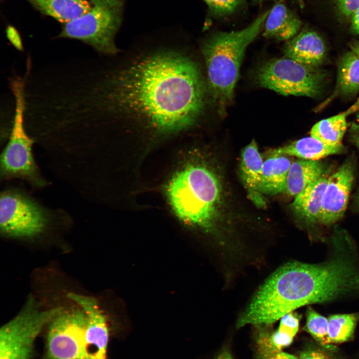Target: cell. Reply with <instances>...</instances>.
<instances>
[{
    "label": "cell",
    "instance_id": "obj_7",
    "mask_svg": "<svg viewBox=\"0 0 359 359\" xmlns=\"http://www.w3.org/2000/svg\"><path fill=\"white\" fill-rule=\"evenodd\" d=\"M62 309L42 310L29 297L20 311L0 329V359H30L37 336Z\"/></svg>",
    "mask_w": 359,
    "mask_h": 359
},
{
    "label": "cell",
    "instance_id": "obj_34",
    "mask_svg": "<svg viewBox=\"0 0 359 359\" xmlns=\"http://www.w3.org/2000/svg\"><path fill=\"white\" fill-rule=\"evenodd\" d=\"M351 50L352 51L359 59V41H354L350 44Z\"/></svg>",
    "mask_w": 359,
    "mask_h": 359
},
{
    "label": "cell",
    "instance_id": "obj_12",
    "mask_svg": "<svg viewBox=\"0 0 359 359\" xmlns=\"http://www.w3.org/2000/svg\"><path fill=\"white\" fill-rule=\"evenodd\" d=\"M67 296L86 316V351L88 359H107L108 325L97 300L91 296L74 293H69Z\"/></svg>",
    "mask_w": 359,
    "mask_h": 359
},
{
    "label": "cell",
    "instance_id": "obj_24",
    "mask_svg": "<svg viewBox=\"0 0 359 359\" xmlns=\"http://www.w3.org/2000/svg\"><path fill=\"white\" fill-rule=\"evenodd\" d=\"M304 330L323 346L331 344L328 331V319L311 307L306 312V322Z\"/></svg>",
    "mask_w": 359,
    "mask_h": 359
},
{
    "label": "cell",
    "instance_id": "obj_29",
    "mask_svg": "<svg viewBox=\"0 0 359 359\" xmlns=\"http://www.w3.org/2000/svg\"><path fill=\"white\" fill-rule=\"evenodd\" d=\"M6 36L11 44L19 51L23 50L21 37L17 29L12 25H8L5 29Z\"/></svg>",
    "mask_w": 359,
    "mask_h": 359
},
{
    "label": "cell",
    "instance_id": "obj_32",
    "mask_svg": "<svg viewBox=\"0 0 359 359\" xmlns=\"http://www.w3.org/2000/svg\"><path fill=\"white\" fill-rule=\"evenodd\" d=\"M216 359H234L230 350L227 347L223 348Z\"/></svg>",
    "mask_w": 359,
    "mask_h": 359
},
{
    "label": "cell",
    "instance_id": "obj_31",
    "mask_svg": "<svg viewBox=\"0 0 359 359\" xmlns=\"http://www.w3.org/2000/svg\"><path fill=\"white\" fill-rule=\"evenodd\" d=\"M351 28L356 34L359 35V7L352 14Z\"/></svg>",
    "mask_w": 359,
    "mask_h": 359
},
{
    "label": "cell",
    "instance_id": "obj_10",
    "mask_svg": "<svg viewBox=\"0 0 359 359\" xmlns=\"http://www.w3.org/2000/svg\"><path fill=\"white\" fill-rule=\"evenodd\" d=\"M47 216L37 204L20 193L5 191L0 198V228L5 236L29 238L42 233Z\"/></svg>",
    "mask_w": 359,
    "mask_h": 359
},
{
    "label": "cell",
    "instance_id": "obj_1",
    "mask_svg": "<svg viewBox=\"0 0 359 359\" xmlns=\"http://www.w3.org/2000/svg\"><path fill=\"white\" fill-rule=\"evenodd\" d=\"M205 99L196 62L179 49L160 48L116 64L79 58L63 82L57 108L69 126L119 122L164 135L194 125Z\"/></svg>",
    "mask_w": 359,
    "mask_h": 359
},
{
    "label": "cell",
    "instance_id": "obj_22",
    "mask_svg": "<svg viewBox=\"0 0 359 359\" xmlns=\"http://www.w3.org/2000/svg\"><path fill=\"white\" fill-rule=\"evenodd\" d=\"M337 85L339 91L345 95L355 94L359 90V59L351 50L340 60Z\"/></svg>",
    "mask_w": 359,
    "mask_h": 359
},
{
    "label": "cell",
    "instance_id": "obj_5",
    "mask_svg": "<svg viewBox=\"0 0 359 359\" xmlns=\"http://www.w3.org/2000/svg\"><path fill=\"white\" fill-rule=\"evenodd\" d=\"M91 9L81 16L63 24L58 38L78 40L105 56L118 49L115 38L122 22L125 0H89Z\"/></svg>",
    "mask_w": 359,
    "mask_h": 359
},
{
    "label": "cell",
    "instance_id": "obj_19",
    "mask_svg": "<svg viewBox=\"0 0 359 359\" xmlns=\"http://www.w3.org/2000/svg\"><path fill=\"white\" fill-rule=\"evenodd\" d=\"M325 172V167L319 160L302 159L292 163L287 176L285 192L295 196Z\"/></svg>",
    "mask_w": 359,
    "mask_h": 359
},
{
    "label": "cell",
    "instance_id": "obj_20",
    "mask_svg": "<svg viewBox=\"0 0 359 359\" xmlns=\"http://www.w3.org/2000/svg\"><path fill=\"white\" fill-rule=\"evenodd\" d=\"M343 145L330 146L310 136L302 138L270 152L271 154L295 156L303 160L319 161L343 151Z\"/></svg>",
    "mask_w": 359,
    "mask_h": 359
},
{
    "label": "cell",
    "instance_id": "obj_38",
    "mask_svg": "<svg viewBox=\"0 0 359 359\" xmlns=\"http://www.w3.org/2000/svg\"><path fill=\"white\" fill-rule=\"evenodd\" d=\"M358 127H359V126Z\"/></svg>",
    "mask_w": 359,
    "mask_h": 359
},
{
    "label": "cell",
    "instance_id": "obj_21",
    "mask_svg": "<svg viewBox=\"0 0 359 359\" xmlns=\"http://www.w3.org/2000/svg\"><path fill=\"white\" fill-rule=\"evenodd\" d=\"M347 115L345 112L320 120L312 127L310 136L328 145H343L342 140L347 128Z\"/></svg>",
    "mask_w": 359,
    "mask_h": 359
},
{
    "label": "cell",
    "instance_id": "obj_14",
    "mask_svg": "<svg viewBox=\"0 0 359 359\" xmlns=\"http://www.w3.org/2000/svg\"><path fill=\"white\" fill-rule=\"evenodd\" d=\"M301 26L298 16L284 3H278L270 10L263 35L267 38L288 41L299 33Z\"/></svg>",
    "mask_w": 359,
    "mask_h": 359
},
{
    "label": "cell",
    "instance_id": "obj_6",
    "mask_svg": "<svg viewBox=\"0 0 359 359\" xmlns=\"http://www.w3.org/2000/svg\"><path fill=\"white\" fill-rule=\"evenodd\" d=\"M325 73L288 57L267 61L256 70L255 79L261 87L280 94L315 98L322 93Z\"/></svg>",
    "mask_w": 359,
    "mask_h": 359
},
{
    "label": "cell",
    "instance_id": "obj_30",
    "mask_svg": "<svg viewBox=\"0 0 359 359\" xmlns=\"http://www.w3.org/2000/svg\"><path fill=\"white\" fill-rule=\"evenodd\" d=\"M299 359H330L323 352L318 350L307 349L301 353Z\"/></svg>",
    "mask_w": 359,
    "mask_h": 359
},
{
    "label": "cell",
    "instance_id": "obj_3",
    "mask_svg": "<svg viewBox=\"0 0 359 359\" xmlns=\"http://www.w3.org/2000/svg\"><path fill=\"white\" fill-rule=\"evenodd\" d=\"M269 10L241 30L217 32L202 45L207 70L209 90L221 112L233 99L240 66L247 46L263 28Z\"/></svg>",
    "mask_w": 359,
    "mask_h": 359
},
{
    "label": "cell",
    "instance_id": "obj_9",
    "mask_svg": "<svg viewBox=\"0 0 359 359\" xmlns=\"http://www.w3.org/2000/svg\"><path fill=\"white\" fill-rule=\"evenodd\" d=\"M86 328V316L81 308H63L48 324L47 359H88Z\"/></svg>",
    "mask_w": 359,
    "mask_h": 359
},
{
    "label": "cell",
    "instance_id": "obj_36",
    "mask_svg": "<svg viewBox=\"0 0 359 359\" xmlns=\"http://www.w3.org/2000/svg\"><path fill=\"white\" fill-rule=\"evenodd\" d=\"M354 140L356 146L359 148V133L356 135Z\"/></svg>",
    "mask_w": 359,
    "mask_h": 359
},
{
    "label": "cell",
    "instance_id": "obj_25",
    "mask_svg": "<svg viewBox=\"0 0 359 359\" xmlns=\"http://www.w3.org/2000/svg\"><path fill=\"white\" fill-rule=\"evenodd\" d=\"M275 332L280 340L288 347L292 343L299 328V316L293 312L283 316Z\"/></svg>",
    "mask_w": 359,
    "mask_h": 359
},
{
    "label": "cell",
    "instance_id": "obj_23",
    "mask_svg": "<svg viewBox=\"0 0 359 359\" xmlns=\"http://www.w3.org/2000/svg\"><path fill=\"white\" fill-rule=\"evenodd\" d=\"M358 319V315L355 313L330 316L328 318V331L331 344L353 339Z\"/></svg>",
    "mask_w": 359,
    "mask_h": 359
},
{
    "label": "cell",
    "instance_id": "obj_37",
    "mask_svg": "<svg viewBox=\"0 0 359 359\" xmlns=\"http://www.w3.org/2000/svg\"><path fill=\"white\" fill-rule=\"evenodd\" d=\"M257 0L261 1L268 0Z\"/></svg>",
    "mask_w": 359,
    "mask_h": 359
},
{
    "label": "cell",
    "instance_id": "obj_17",
    "mask_svg": "<svg viewBox=\"0 0 359 359\" xmlns=\"http://www.w3.org/2000/svg\"><path fill=\"white\" fill-rule=\"evenodd\" d=\"M291 163L286 156L270 154L263 163L259 192L261 195H274L285 192L287 176Z\"/></svg>",
    "mask_w": 359,
    "mask_h": 359
},
{
    "label": "cell",
    "instance_id": "obj_28",
    "mask_svg": "<svg viewBox=\"0 0 359 359\" xmlns=\"http://www.w3.org/2000/svg\"><path fill=\"white\" fill-rule=\"evenodd\" d=\"M337 9L341 14L350 17L359 7V0H334Z\"/></svg>",
    "mask_w": 359,
    "mask_h": 359
},
{
    "label": "cell",
    "instance_id": "obj_27",
    "mask_svg": "<svg viewBox=\"0 0 359 359\" xmlns=\"http://www.w3.org/2000/svg\"><path fill=\"white\" fill-rule=\"evenodd\" d=\"M215 15L224 16L234 11L243 0H203Z\"/></svg>",
    "mask_w": 359,
    "mask_h": 359
},
{
    "label": "cell",
    "instance_id": "obj_11",
    "mask_svg": "<svg viewBox=\"0 0 359 359\" xmlns=\"http://www.w3.org/2000/svg\"><path fill=\"white\" fill-rule=\"evenodd\" d=\"M354 179L352 164L346 162L328 177L322 201L319 222L329 225L340 220L347 209Z\"/></svg>",
    "mask_w": 359,
    "mask_h": 359
},
{
    "label": "cell",
    "instance_id": "obj_4",
    "mask_svg": "<svg viewBox=\"0 0 359 359\" xmlns=\"http://www.w3.org/2000/svg\"><path fill=\"white\" fill-rule=\"evenodd\" d=\"M166 192L180 219L203 228L213 225L221 203L222 186L210 168L197 164L187 166L173 176Z\"/></svg>",
    "mask_w": 359,
    "mask_h": 359
},
{
    "label": "cell",
    "instance_id": "obj_15",
    "mask_svg": "<svg viewBox=\"0 0 359 359\" xmlns=\"http://www.w3.org/2000/svg\"><path fill=\"white\" fill-rule=\"evenodd\" d=\"M263 163L257 144L253 140L241 152L240 176L251 199L258 205L264 203L258 191Z\"/></svg>",
    "mask_w": 359,
    "mask_h": 359
},
{
    "label": "cell",
    "instance_id": "obj_2",
    "mask_svg": "<svg viewBox=\"0 0 359 359\" xmlns=\"http://www.w3.org/2000/svg\"><path fill=\"white\" fill-rule=\"evenodd\" d=\"M359 275L352 260L336 252L325 262L294 261L280 267L255 293L236 328L270 325L302 306L324 303L356 291Z\"/></svg>",
    "mask_w": 359,
    "mask_h": 359
},
{
    "label": "cell",
    "instance_id": "obj_35",
    "mask_svg": "<svg viewBox=\"0 0 359 359\" xmlns=\"http://www.w3.org/2000/svg\"><path fill=\"white\" fill-rule=\"evenodd\" d=\"M359 111V97L354 104L345 112L347 115Z\"/></svg>",
    "mask_w": 359,
    "mask_h": 359
},
{
    "label": "cell",
    "instance_id": "obj_33",
    "mask_svg": "<svg viewBox=\"0 0 359 359\" xmlns=\"http://www.w3.org/2000/svg\"><path fill=\"white\" fill-rule=\"evenodd\" d=\"M270 359H298L294 356L281 351Z\"/></svg>",
    "mask_w": 359,
    "mask_h": 359
},
{
    "label": "cell",
    "instance_id": "obj_18",
    "mask_svg": "<svg viewBox=\"0 0 359 359\" xmlns=\"http://www.w3.org/2000/svg\"><path fill=\"white\" fill-rule=\"evenodd\" d=\"M43 15L64 24L88 12L91 7L87 0H25Z\"/></svg>",
    "mask_w": 359,
    "mask_h": 359
},
{
    "label": "cell",
    "instance_id": "obj_13",
    "mask_svg": "<svg viewBox=\"0 0 359 359\" xmlns=\"http://www.w3.org/2000/svg\"><path fill=\"white\" fill-rule=\"evenodd\" d=\"M283 51L286 57L305 65L318 67L325 60L326 47L316 32L305 30L287 41Z\"/></svg>",
    "mask_w": 359,
    "mask_h": 359
},
{
    "label": "cell",
    "instance_id": "obj_26",
    "mask_svg": "<svg viewBox=\"0 0 359 359\" xmlns=\"http://www.w3.org/2000/svg\"><path fill=\"white\" fill-rule=\"evenodd\" d=\"M259 327L255 339L256 356L258 359H270L280 352L272 341V332L265 328L266 326Z\"/></svg>",
    "mask_w": 359,
    "mask_h": 359
},
{
    "label": "cell",
    "instance_id": "obj_8",
    "mask_svg": "<svg viewBox=\"0 0 359 359\" xmlns=\"http://www.w3.org/2000/svg\"><path fill=\"white\" fill-rule=\"evenodd\" d=\"M24 77L13 75L9 80L14 100V114L9 140L1 156V170L7 177H19L41 184L32 155V140L25 125Z\"/></svg>",
    "mask_w": 359,
    "mask_h": 359
},
{
    "label": "cell",
    "instance_id": "obj_16",
    "mask_svg": "<svg viewBox=\"0 0 359 359\" xmlns=\"http://www.w3.org/2000/svg\"><path fill=\"white\" fill-rule=\"evenodd\" d=\"M328 177L326 174L296 195L291 204L295 213L308 223L319 222L323 195Z\"/></svg>",
    "mask_w": 359,
    "mask_h": 359
}]
</instances>
